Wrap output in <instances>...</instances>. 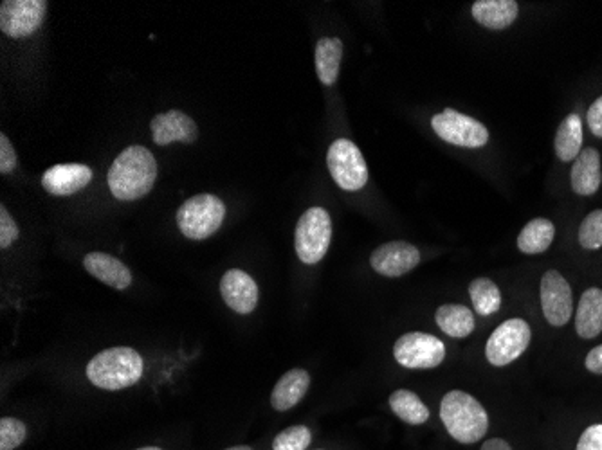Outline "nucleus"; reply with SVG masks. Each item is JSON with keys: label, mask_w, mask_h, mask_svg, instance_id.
<instances>
[{"label": "nucleus", "mask_w": 602, "mask_h": 450, "mask_svg": "<svg viewBox=\"0 0 602 450\" xmlns=\"http://www.w3.org/2000/svg\"><path fill=\"white\" fill-rule=\"evenodd\" d=\"M156 179V157L145 146H130L112 162L107 180L114 197L130 202L146 197L154 188Z\"/></svg>", "instance_id": "nucleus-1"}, {"label": "nucleus", "mask_w": 602, "mask_h": 450, "mask_svg": "<svg viewBox=\"0 0 602 450\" xmlns=\"http://www.w3.org/2000/svg\"><path fill=\"white\" fill-rule=\"evenodd\" d=\"M145 373L143 357L132 348L118 346L103 350L87 364V378L107 391H119L137 384Z\"/></svg>", "instance_id": "nucleus-2"}, {"label": "nucleus", "mask_w": 602, "mask_h": 450, "mask_svg": "<svg viewBox=\"0 0 602 450\" xmlns=\"http://www.w3.org/2000/svg\"><path fill=\"white\" fill-rule=\"evenodd\" d=\"M440 420L458 443H476L489 429V416L475 396L449 391L440 402Z\"/></svg>", "instance_id": "nucleus-3"}, {"label": "nucleus", "mask_w": 602, "mask_h": 450, "mask_svg": "<svg viewBox=\"0 0 602 450\" xmlns=\"http://www.w3.org/2000/svg\"><path fill=\"white\" fill-rule=\"evenodd\" d=\"M226 216V206L219 197L202 193L188 198L177 211L179 231L190 240H206L217 233Z\"/></svg>", "instance_id": "nucleus-4"}, {"label": "nucleus", "mask_w": 602, "mask_h": 450, "mask_svg": "<svg viewBox=\"0 0 602 450\" xmlns=\"http://www.w3.org/2000/svg\"><path fill=\"white\" fill-rule=\"evenodd\" d=\"M332 240V222L323 207H311L301 215L294 233L296 254L305 265H316L325 258Z\"/></svg>", "instance_id": "nucleus-5"}, {"label": "nucleus", "mask_w": 602, "mask_h": 450, "mask_svg": "<svg viewBox=\"0 0 602 450\" xmlns=\"http://www.w3.org/2000/svg\"><path fill=\"white\" fill-rule=\"evenodd\" d=\"M330 175L339 188L359 191L368 182V166L365 157L350 139L334 141L327 153Z\"/></svg>", "instance_id": "nucleus-6"}, {"label": "nucleus", "mask_w": 602, "mask_h": 450, "mask_svg": "<svg viewBox=\"0 0 602 450\" xmlns=\"http://www.w3.org/2000/svg\"><path fill=\"white\" fill-rule=\"evenodd\" d=\"M393 357L408 369H433L446 359V346L431 333H404L393 346Z\"/></svg>", "instance_id": "nucleus-7"}, {"label": "nucleus", "mask_w": 602, "mask_h": 450, "mask_svg": "<svg viewBox=\"0 0 602 450\" xmlns=\"http://www.w3.org/2000/svg\"><path fill=\"white\" fill-rule=\"evenodd\" d=\"M530 339L532 332L527 321L509 319L500 324L489 337L485 346V357L496 368H502L520 359L523 351L529 348Z\"/></svg>", "instance_id": "nucleus-8"}, {"label": "nucleus", "mask_w": 602, "mask_h": 450, "mask_svg": "<svg viewBox=\"0 0 602 450\" xmlns=\"http://www.w3.org/2000/svg\"><path fill=\"white\" fill-rule=\"evenodd\" d=\"M431 126L442 141L462 148H482L489 141V132L480 121L453 108L433 116Z\"/></svg>", "instance_id": "nucleus-9"}, {"label": "nucleus", "mask_w": 602, "mask_h": 450, "mask_svg": "<svg viewBox=\"0 0 602 450\" xmlns=\"http://www.w3.org/2000/svg\"><path fill=\"white\" fill-rule=\"evenodd\" d=\"M46 11V0H6L0 6V29L11 38H26L44 24Z\"/></svg>", "instance_id": "nucleus-10"}, {"label": "nucleus", "mask_w": 602, "mask_h": 450, "mask_svg": "<svg viewBox=\"0 0 602 450\" xmlns=\"http://www.w3.org/2000/svg\"><path fill=\"white\" fill-rule=\"evenodd\" d=\"M541 308L552 326H565L572 317V288L557 270H548L541 278Z\"/></svg>", "instance_id": "nucleus-11"}, {"label": "nucleus", "mask_w": 602, "mask_h": 450, "mask_svg": "<svg viewBox=\"0 0 602 450\" xmlns=\"http://www.w3.org/2000/svg\"><path fill=\"white\" fill-rule=\"evenodd\" d=\"M419 263V249L406 242L383 243L370 256L372 269L386 278H401L415 269Z\"/></svg>", "instance_id": "nucleus-12"}, {"label": "nucleus", "mask_w": 602, "mask_h": 450, "mask_svg": "<svg viewBox=\"0 0 602 450\" xmlns=\"http://www.w3.org/2000/svg\"><path fill=\"white\" fill-rule=\"evenodd\" d=\"M220 296L233 312L251 314L258 305V285L244 270L231 269L220 279Z\"/></svg>", "instance_id": "nucleus-13"}, {"label": "nucleus", "mask_w": 602, "mask_h": 450, "mask_svg": "<svg viewBox=\"0 0 602 450\" xmlns=\"http://www.w3.org/2000/svg\"><path fill=\"white\" fill-rule=\"evenodd\" d=\"M152 135L159 146L170 143H195L199 137V128L195 125L192 117L184 114L181 110H170L157 114L152 123Z\"/></svg>", "instance_id": "nucleus-14"}, {"label": "nucleus", "mask_w": 602, "mask_h": 450, "mask_svg": "<svg viewBox=\"0 0 602 450\" xmlns=\"http://www.w3.org/2000/svg\"><path fill=\"white\" fill-rule=\"evenodd\" d=\"M92 179V170L85 164H55L42 175V188L55 197H69L85 188Z\"/></svg>", "instance_id": "nucleus-15"}, {"label": "nucleus", "mask_w": 602, "mask_h": 450, "mask_svg": "<svg viewBox=\"0 0 602 450\" xmlns=\"http://www.w3.org/2000/svg\"><path fill=\"white\" fill-rule=\"evenodd\" d=\"M83 267L101 283L116 290H127L132 285V272L127 265L107 252H89L83 258Z\"/></svg>", "instance_id": "nucleus-16"}, {"label": "nucleus", "mask_w": 602, "mask_h": 450, "mask_svg": "<svg viewBox=\"0 0 602 450\" xmlns=\"http://www.w3.org/2000/svg\"><path fill=\"white\" fill-rule=\"evenodd\" d=\"M572 188L577 195L590 197L595 195L601 188V155L595 148L581 150L579 157L575 159L572 166Z\"/></svg>", "instance_id": "nucleus-17"}, {"label": "nucleus", "mask_w": 602, "mask_h": 450, "mask_svg": "<svg viewBox=\"0 0 602 450\" xmlns=\"http://www.w3.org/2000/svg\"><path fill=\"white\" fill-rule=\"evenodd\" d=\"M311 386V375L305 369H291L283 375L274 386L271 395V405L276 411H289L294 405L300 404L303 396L307 395Z\"/></svg>", "instance_id": "nucleus-18"}, {"label": "nucleus", "mask_w": 602, "mask_h": 450, "mask_svg": "<svg viewBox=\"0 0 602 450\" xmlns=\"http://www.w3.org/2000/svg\"><path fill=\"white\" fill-rule=\"evenodd\" d=\"M575 330L583 339H595L602 333V290L588 288L581 296L577 315H575Z\"/></svg>", "instance_id": "nucleus-19"}, {"label": "nucleus", "mask_w": 602, "mask_h": 450, "mask_svg": "<svg viewBox=\"0 0 602 450\" xmlns=\"http://www.w3.org/2000/svg\"><path fill=\"white\" fill-rule=\"evenodd\" d=\"M520 8L514 0H476L473 17L487 29H505L514 24Z\"/></svg>", "instance_id": "nucleus-20"}, {"label": "nucleus", "mask_w": 602, "mask_h": 450, "mask_svg": "<svg viewBox=\"0 0 602 450\" xmlns=\"http://www.w3.org/2000/svg\"><path fill=\"white\" fill-rule=\"evenodd\" d=\"M343 58V42L336 36H325L316 45V71L323 85L338 81L339 67Z\"/></svg>", "instance_id": "nucleus-21"}, {"label": "nucleus", "mask_w": 602, "mask_h": 450, "mask_svg": "<svg viewBox=\"0 0 602 450\" xmlns=\"http://www.w3.org/2000/svg\"><path fill=\"white\" fill-rule=\"evenodd\" d=\"M438 328L453 339H466L475 330L473 312L464 305H442L435 314Z\"/></svg>", "instance_id": "nucleus-22"}, {"label": "nucleus", "mask_w": 602, "mask_h": 450, "mask_svg": "<svg viewBox=\"0 0 602 450\" xmlns=\"http://www.w3.org/2000/svg\"><path fill=\"white\" fill-rule=\"evenodd\" d=\"M583 148V121L577 114H570L559 125L556 134V155L559 161H575Z\"/></svg>", "instance_id": "nucleus-23"}, {"label": "nucleus", "mask_w": 602, "mask_h": 450, "mask_svg": "<svg viewBox=\"0 0 602 450\" xmlns=\"http://www.w3.org/2000/svg\"><path fill=\"white\" fill-rule=\"evenodd\" d=\"M556 227L547 218H534L521 229L518 249L525 254H541L554 242Z\"/></svg>", "instance_id": "nucleus-24"}, {"label": "nucleus", "mask_w": 602, "mask_h": 450, "mask_svg": "<svg viewBox=\"0 0 602 450\" xmlns=\"http://www.w3.org/2000/svg\"><path fill=\"white\" fill-rule=\"evenodd\" d=\"M390 407L402 422L410 423V425H422V423L428 422V407L420 400L419 395L411 393L408 389H399L392 393Z\"/></svg>", "instance_id": "nucleus-25"}, {"label": "nucleus", "mask_w": 602, "mask_h": 450, "mask_svg": "<svg viewBox=\"0 0 602 450\" xmlns=\"http://www.w3.org/2000/svg\"><path fill=\"white\" fill-rule=\"evenodd\" d=\"M469 296L475 306L476 314L493 315L502 306V292L498 285L487 278H478L469 285Z\"/></svg>", "instance_id": "nucleus-26"}, {"label": "nucleus", "mask_w": 602, "mask_h": 450, "mask_svg": "<svg viewBox=\"0 0 602 450\" xmlns=\"http://www.w3.org/2000/svg\"><path fill=\"white\" fill-rule=\"evenodd\" d=\"M312 441V432L305 425H294L280 432L273 441V450H307Z\"/></svg>", "instance_id": "nucleus-27"}, {"label": "nucleus", "mask_w": 602, "mask_h": 450, "mask_svg": "<svg viewBox=\"0 0 602 450\" xmlns=\"http://www.w3.org/2000/svg\"><path fill=\"white\" fill-rule=\"evenodd\" d=\"M579 243L586 251H597L602 247V209H595L586 216L579 227Z\"/></svg>", "instance_id": "nucleus-28"}, {"label": "nucleus", "mask_w": 602, "mask_h": 450, "mask_svg": "<svg viewBox=\"0 0 602 450\" xmlns=\"http://www.w3.org/2000/svg\"><path fill=\"white\" fill-rule=\"evenodd\" d=\"M28 438L26 423L17 418H2L0 420V450L19 449Z\"/></svg>", "instance_id": "nucleus-29"}, {"label": "nucleus", "mask_w": 602, "mask_h": 450, "mask_svg": "<svg viewBox=\"0 0 602 450\" xmlns=\"http://www.w3.org/2000/svg\"><path fill=\"white\" fill-rule=\"evenodd\" d=\"M19 238V225L15 224L13 216L8 209L0 207V249H8L11 243L17 242Z\"/></svg>", "instance_id": "nucleus-30"}, {"label": "nucleus", "mask_w": 602, "mask_h": 450, "mask_svg": "<svg viewBox=\"0 0 602 450\" xmlns=\"http://www.w3.org/2000/svg\"><path fill=\"white\" fill-rule=\"evenodd\" d=\"M17 168V153L8 135H0V173H11Z\"/></svg>", "instance_id": "nucleus-31"}, {"label": "nucleus", "mask_w": 602, "mask_h": 450, "mask_svg": "<svg viewBox=\"0 0 602 450\" xmlns=\"http://www.w3.org/2000/svg\"><path fill=\"white\" fill-rule=\"evenodd\" d=\"M575 450H602V423L588 427L581 434Z\"/></svg>", "instance_id": "nucleus-32"}, {"label": "nucleus", "mask_w": 602, "mask_h": 450, "mask_svg": "<svg viewBox=\"0 0 602 450\" xmlns=\"http://www.w3.org/2000/svg\"><path fill=\"white\" fill-rule=\"evenodd\" d=\"M588 126L592 130L593 135L602 137V96L601 98L595 99L592 103V107L588 108Z\"/></svg>", "instance_id": "nucleus-33"}, {"label": "nucleus", "mask_w": 602, "mask_h": 450, "mask_svg": "<svg viewBox=\"0 0 602 450\" xmlns=\"http://www.w3.org/2000/svg\"><path fill=\"white\" fill-rule=\"evenodd\" d=\"M586 368L588 371H592L595 375H602V344L593 348L592 351H588L586 355Z\"/></svg>", "instance_id": "nucleus-34"}, {"label": "nucleus", "mask_w": 602, "mask_h": 450, "mask_svg": "<svg viewBox=\"0 0 602 450\" xmlns=\"http://www.w3.org/2000/svg\"><path fill=\"white\" fill-rule=\"evenodd\" d=\"M482 450H512L511 445L505 440L500 438H493V440H487L484 443Z\"/></svg>", "instance_id": "nucleus-35"}, {"label": "nucleus", "mask_w": 602, "mask_h": 450, "mask_svg": "<svg viewBox=\"0 0 602 450\" xmlns=\"http://www.w3.org/2000/svg\"><path fill=\"white\" fill-rule=\"evenodd\" d=\"M226 450H253L251 447H247V445H238V447H229Z\"/></svg>", "instance_id": "nucleus-36"}, {"label": "nucleus", "mask_w": 602, "mask_h": 450, "mask_svg": "<svg viewBox=\"0 0 602 450\" xmlns=\"http://www.w3.org/2000/svg\"><path fill=\"white\" fill-rule=\"evenodd\" d=\"M136 450H163V449H159V447H141V449H136Z\"/></svg>", "instance_id": "nucleus-37"}]
</instances>
